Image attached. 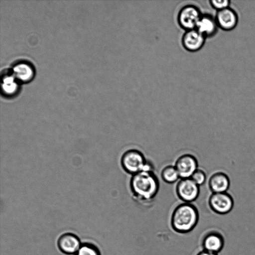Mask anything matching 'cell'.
<instances>
[{
  "label": "cell",
  "mask_w": 255,
  "mask_h": 255,
  "mask_svg": "<svg viewBox=\"0 0 255 255\" xmlns=\"http://www.w3.org/2000/svg\"><path fill=\"white\" fill-rule=\"evenodd\" d=\"M129 186L133 199L145 205L154 200L159 192L160 183L154 171H142L131 176Z\"/></svg>",
  "instance_id": "1"
},
{
  "label": "cell",
  "mask_w": 255,
  "mask_h": 255,
  "mask_svg": "<svg viewBox=\"0 0 255 255\" xmlns=\"http://www.w3.org/2000/svg\"><path fill=\"white\" fill-rule=\"evenodd\" d=\"M199 218L197 208L192 203L183 202L174 209L171 215V224L175 231L186 233L195 227Z\"/></svg>",
  "instance_id": "2"
},
{
  "label": "cell",
  "mask_w": 255,
  "mask_h": 255,
  "mask_svg": "<svg viewBox=\"0 0 255 255\" xmlns=\"http://www.w3.org/2000/svg\"><path fill=\"white\" fill-rule=\"evenodd\" d=\"M147 160L140 150L130 148L122 154L120 164L124 171L131 176L143 171Z\"/></svg>",
  "instance_id": "3"
},
{
  "label": "cell",
  "mask_w": 255,
  "mask_h": 255,
  "mask_svg": "<svg viewBox=\"0 0 255 255\" xmlns=\"http://www.w3.org/2000/svg\"><path fill=\"white\" fill-rule=\"evenodd\" d=\"M200 191V186L190 178L180 179L176 185V194L184 203L195 201L198 198Z\"/></svg>",
  "instance_id": "4"
},
{
  "label": "cell",
  "mask_w": 255,
  "mask_h": 255,
  "mask_svg": "<svg viewBox=\"0 0 255 255\" xmlns=\"http://www.w3.org/2000/svg\"><path fill=\"white\" fill-rule=\"evenodd\" d=\"M202 14L199 8L196 6L186 5L179 10L177 21L179 26L186 31L194 29Z\"/></svg>",
  "instance_id": "5"
},
{
  "label": "cell",
  "mask_w": 255,
  "mask_h": 255,
  "mask_svg": "<svg viewBox=\"0 0 255 255\" xmlns=\"http://www.w3.org/2000/svg\"><path fill=\"white\" fill-rule=\"evenodd\" d=\"M234 201L227 192L212 193L208 199V205L214 212L225 214L230 212L234 206Z\"/></svg>",
  "instance_id": "6"
},
{
  "label": "cell",
  "mask_w": 255,
  "mask_h": 255,
  "mask_svg": "<svg viewBox=\"0 0 255 255\" xmlns=\"http://www.w3.org/2000/svg\"><path fill=\"white\" fill-rule=\"evenodd\" d=\"M174 165L180 179L189 178L198 168V162L195 156L187 153L178 156Z\"/></svg>",
  "instance_id": "7"
},
{
  "label": "cell",
  "mask_w": 255,
  "mask_h": 255,
  "mask_svg": "<svg viewBox=\"0 0 255 255\" xmlns=\"http://www.w3.org/2000/svg\"><path fill=\"white\" fill-rule=\"evenodd\" d=\"M215 17L219 28L225 31L234 29L238 23V15L230 7L217 11Z\"/></svg>",
  "instance_id": "8"
},
{
  "label": "cell",
  "mask_w": 255,
  "mask_h": 255,
  "mask_svg": "<svg viewBox=\"0 0 255 255\" xmlns=\"http://www.w3.org/2000/svg\"><path fill=\"white\" fill-rule=\"evenodd\" d=\"M206 38L196 29L187 30L183 34L181 42L187 51L194 52L200 50L204 46Z\"/></svg>",
  "instance_id": "9"
},
{
  "label": "cell",
  "mask_w": 255,
  "mask_h": 255,
  "mask_svg": "<svg viewBox=\"0 0 255 255\" xmlns=\"http://www.w3.org/2000/svg\"><path fill=\"white\" fill-rule=\"evenodd\" d=\"M81 245L79 238L76 235L71 233L62 234L57 241V246L59 249L65 254H76Z\"/></svg>",
  "instance_id": "10"
},
{
  "label": "cell",
  "mask_w": 255,
  "mask_h": 255,
  "mask_svg": "<svg viewBox=\"0 0 255 255\" xmlns=\"http://www.w3.org/2000/svg\"><path fill=\"white\" fill-rule=\"evenodd\" d=\"M218 28L215 17L208 13L202 14L195 28L206 38L214 36Z\"/></svg>",
  "instance_id": "11"
},
{
  "label": "cell",
  "mask_w": 255,
  "mask_h": 255,
  "mask_svg": "<svg viewBox=\"0 0 255 255\" xmlns=\"http://www.w3.org/2000/svg\"><path fill=\"white\" fill-rule=\"evenodd\" d=\"M202 246L203 250L218 254L223 247V238L219 233L210 230L203 237Z\"/></svg>",
  "instance_id": "12"
},
{
  "label": "cell",
  "mask_w": 255,
  "mask_h": 255,
  "mask_svg": "<svg viewBox=\"0 0 255 255\" xmlns=\"http://www.w3.org/2000/svg\"><path fill=\"white\" fill-rule=\"evenodd\" d=\"M230 185L229 177L223 172L214 173L208 180V186L212 193L227 192Z\"/></svg>",
  "instance_id": "13"
},
{
  "label": "cell",
  "mask_w": 255,
  "mask_h": 255,
  "mask_svg": "<svg viewBox=\"0 0 255 255\" xmlns=\"http://www.w3.org/2000/svg\"><path fill=\"white\" fill-rule=\"evenodd\" d=\"M160 177L161 179L167 184H174L180 179L174 165H168L164 167L161 171Z\"/></svg>",
  "instance_id": "14"
},
{
  "label": "cell",
  "mask_w": 255,
  "mask_h": 255,
  "mask_svg": "<svg viewBox=\"0 0 255 255\" xmlns=\"http://www.w3.org/2000/svg\"><path fill=\"white\" fill-rule=\"evenodd\" d=\"M15 76L22 80L29 79L32 75V70L30 66L26 64H19L13 68Z\"/></svg>",
  "instance_id": "15"
},
{
  "label": "cell",
  "mask_w": 255,
  "mask_h": 255,
  "mask_svg": "<svg viewBox=\"0 0 255 255\" xmlns=\"http://www.w3.org/2000/svg\"><path fill=\"white\" fill-rule=\"evenodd\" d=\"M75 255H101L98 247L95 245L85 243L81 244Z\"/></svg>",
  "instance_id": "16"
},
{
  "label": "cell",
  "mask_w": 255,
  "mask_h": 255,
  "mask_svg": "<svg viewBox=\"0 0 255 255\" xmlns=\"http://www.w3.org/2000/svg\"><path fill=\"white\" fill-rule=\"evenodd\" d=\"M190 178L199 186L203 185L206 181V174L205 171L198 168L192 175Z\"/></svg>",
  "instance_id": "17"
},
{
  "label": "cell",
  "mask_w": 255,
  "mask_h": 255,
  "mask_svg": "<svg viewBox=\"0 0 255 255\" xmlns=\"http://www.w3.org/2000/svg\"><path fill=\"white\" fill-rule=\"evenodd\" d=\"M2 89L8 93L13 92L16 88V84L12 76H7L3 79Z\"/></svg>",
  "instance_id": "18"
},
{
  "label": "cell",
  "mask_w": 255,
  "mask_h": 255,
  "mask_svg": "<svg viewBox=\"0 0 255 255\" xmlns=\"http://www.w3.org/2000/svg\"><path fill=\"white\" fill-rule=\"evenodd\" d=\"M211 6L217 11L230 7V0H211L209 1Z\"/></svg>",
  "instance_id": "19"
},
{
  "label": "cell",
  "mask_w": 255,
  "mask_h": 255,
  "mask_svg": "<svg viewBox=\"0 0 255 255\" xmlns=\"http://www.w3.org/2000/svg\"><path fill=\"white\" fill-rule=\"evenodd\" d=\"M197 255H218L217 254L208 252L203 250L199 252Z\"/></svg>",
  "instance_id": "20"
}]
</instances>
